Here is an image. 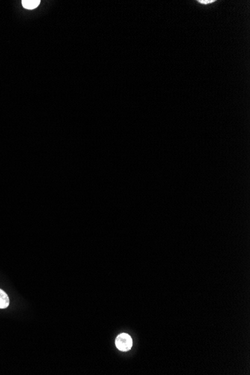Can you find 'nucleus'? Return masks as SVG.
I'll list each match as a JSON object with an SVG mask.
<instances>
[{
	"instance_id": "f03ea898",
	"label": "nucleus",
	"mask_w": 250,
	"mask_h": 375,
	"mask_svg": "<svg viewBox=\"0 0 250 375\" xmlns=\"http://www.w3.org/2000/svg\"><path fill=\"white\" fill-rule=\"evenodd\" d=\"M10 300L9 296L3 290L0 289V309H6L9 307Z\"/></svg>"
},
{
	"instance_id": "7ed1b4c3",
	"label": "nucleus",
	"mask_w": 250,
	"mask_h": 375,
	"mask_svg": "<svg viewBox=\"0 0 250 375\" xmlns=\"http://www.w3.org/2000/svg\"><path fill=\"white\" fill-rule=\"evenodd\" d=\"M40 0H23L22 5L24 9L33 10L40 5Z\"/></svg>"
},
{
	"instance_id": "f257e3e1",
	"label": "nucleus",
	"mask_w": 250,
	"mask_h": 375,
	"mask_svg": "<svg viewBox=\"0 0 250 375\" xmlns=\"http://www.w3.org/2000/svg\"><path fill=\"white\" fill-rule=\"evenodd\" d=\"M116 345L121 351H128L133 346V340L128 334L122 333L116 338Z\"/></svg>"
},
{
	"instance_id": "20e7f679",
	"label": "nucleus",
	"mask_w": 250,
	"mask_h": 375,
	"mask_svg": "<svg viewBox=\"0 0 250 375\" xmlns=\"http://www.w3.org/2000/svg\"><path fill=\"white\" fill-rule=\"evenodd\" d=\"M214 2V0H198V3H201V4H209V3H212Z\"/></svg>"
}]
</instances>
